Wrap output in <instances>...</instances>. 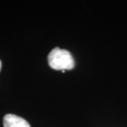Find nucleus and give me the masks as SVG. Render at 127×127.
Segmentation results:
<instances>
[{
	"instance_id": "obj_1",
	"label": "nucleus",
	"mask_w": 127,
	"mask_h": 127,
	"mask_svg": "<svg viewBox=\"0 0 127 127\" xmlns=\"http://www.w3.org/2000/svg\"><path fill=\"white\" fill-rule=\"evenodd\" d=\"M49 66L55 70H71L75 66V62L68 50L55 47L47 57Z\"/></svg>"
},
{
	"instance_id": "obj_2",
	"label": "nucleus",
	"mask_w": 127,
	"mask_h": 127,
	"mask_svg": "<svg viewBox=\"0 0 127 127\" xmlns=\"http://www.w3.org/2000/svg\"><path fill=\"white\" fill-rule=\"evenodd\" d=\"M4 127H31L26 119L13 114H7L3 119Z\"/></svg>"
},
{
	"instance_id": "obj_3",
	"label": "nucleus",
	"mask_w": 127,
	"mask_h": 127,
	"mask_svg": "<svg viewBox=\"0 0 127 127\" xmlns=\"http://www.w3.org/2000/svg\"><path fill=\"white\" fill-rule=\"evenodd\" d=\"M1 62L0 61V71H1Z\"/></svg>"
},
{
	"instance_id": "obj_4",
	"label": "nucleus",
	"mask_w": 127,
	"mask_h": 127,
	"mask_svg": "<svg viewBox=\"0 0 127 127\" xmlns=\"http://www.w3.org/2000/svg\"><path fill=\"white\" fill-rule=\"evenodd\" d=\"M62 71V73H65V71H64V70H63V71Z\"/></svg>"
}]
</instances>
